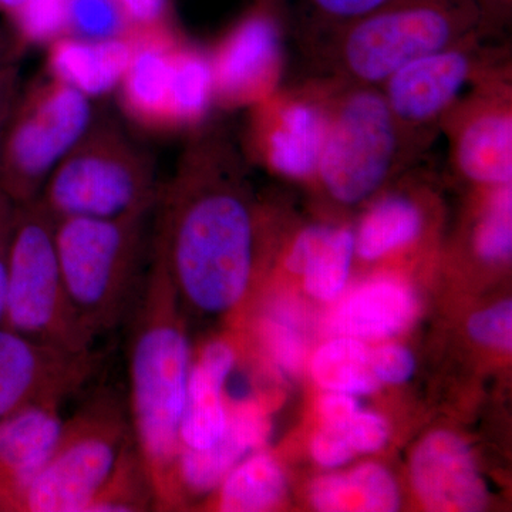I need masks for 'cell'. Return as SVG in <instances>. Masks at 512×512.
Segmentation results:
<instances>
[{
    "instance_id": "cb8c5ba5",
    "label": "cell",
    "mask_w": 512,
    "mask_h": 512,
    "mask_svg": "<svg viewBox=\"0 0 512 512\" xmlns=\"http://www.w3.org/2000/svg\"><path fill=\"white\" fill-rule=\"evenodd\" d=\"M218 490L221 511H269L284 500L286 478L274 458L256 454L232 468Z\"/></svg>"
},
{
    "instance_id": "484cf974",
    "label": "cell",
    "mask_w": 512,
    "mask_h": 512,
    "mask_svg": "<svg viewBox=\"0 0 512 512\" xmlns=\"http://www.w3.org/2000/svg\"><path fill=\"white\" fill-rule=\"evenodd\" d=\"M421 214L412 201L404 197H387L366 215L355 249L365 259H377L417 238Z\"/></svg>"
},
{
    "instance_id": "836d02e7",
    "label": "cell",
    "mask_w": 512,
    "mask_h": 512,
    "mask_svg": "<svg viewBox=\"0 0 512 512\" xmlns=\"http://www.w3.org/2000/svg\"><path fill=\"white\" fill-rule=\"evenodd\" d=\"M353 453L355 450L350 447L345 433L338 427L325 424L313 437L312 456L320 466L328 468L343 466L353 457Z\"/></svg>"
},
{
    "instance_id": "ac0fdd59",
    "label": "cell",
    "mask_w": 512,
    "mask_h": 512,
    "mask_svg": "<svg viewBox=\"0 0 512 512\" xmlns=\"http://www.w3.org/2000/svg\"><path fill=\"white\" fill-rule=\"evenodd\" d=\"M131 56L128 35L110 40L64 35L49 43L47 74L92 99L119 87Z\"/></svg>"
},
{
    "instance_id": "f546056e",
    "label": "cell",
    "mask_w": 512,
    "mask_h": 512,
    "mask_svg": "<svg viewBox=\"0 0 512 512\" xmlns=\"http://www.w3.org/2000/svg\"><path fill=\"white\" fill-rule=\"evenodd\" d=\"M511 202V185L494 188L474 237L477 254L484 261L503 262L511 256Z\"/></svg>"
},
{
    "instance_id": "f1b7e54d",
    "label": "cell",
    "mask_w": 512,
    "mask_h": 512,
    "mask_svg": "<svg viewBox=\"0 0 512 512\" xmlns=\"http://www.w3.org/2000/svg\"><path fill=\"white\" fill-rule=\"evenodd\" d=\"M130 30L117 0H67V35L110 40L126 37Z\"/></svg>"
},
{
    "instance_id": "74e56055",
    "label": "cell",
    "mask_w": 512,
    "mask_h": 512,
    "mask_svg": "<svg viewBox=\"0 0 512 512\" xmlns=\"http://www.w3.org/2000/svg\"><path fill=\"white\" fill-rule=\"evenodd\" d=\"M16 205L0 188V325L5 312L6 282H8V254L10 234Z\"/></svg>"
},
{
    "instance_id": "8992f818",
    "label": "cell",
    "mask_w": 512,
    "mask_h": 512,
    "mask_svg": "<svg viewBox=\"0 0 512 512\" xmlns=\"http://www.w3.org/2000/svg\"><path fill=\"white\" fill-rule=\"evenodd\" d=\"M56 220L39 198L16 205L2 325L72 353L92 352L93 336L74 311L57 258Z\"/></svg>"
},
{
    "instance_id": "8fae6325",
    "label": "cell",
    "mask_w": 512,
    "mask_h": 512,
    "mask_svg": "<svg viewBox=\"0 0 512 512\" xmlns=\"http://www.w3.org/2000/svg\"><path fill=\"white\" fill-rule=\"evenodd\" d=\"M93 369V352L52 348L0 325V419L30 404L62 403Z\"/></svg>"
},
{
    "instance_id": "d6a6232c",
    "label": "cell",
    "mask_w": 512,
    "mask_h": 512,
    "mask_svg": "<svg viewBox=\"0 0 512 512\" xmlns=\"http://www.w3.org/2000/svg\"><path fill=\"white\" fill-rule=\"evenodd\" d=\"M370 363L379 382H407L416 370V360L410 350L399 345H386L370 353Z\"/></svg>"
},
{
    "instance_id": "b9f144b4",
    "label": "cell",
    "mask_w": 512,
    "mask_h": 512,
    "mask_svg": "<svg viewBox=\"0 0 512 512\" xmlns=\"http://www.w3.org/2000/svg\"><path fill=\"white\" fill-rule=\"evenodd\" d=\"M26 0H0V13L9 18L25 3Z\"/></svg>"
},
{
    "instance_id": "4316f807",
    "label": "cell",
    "mask_w": 512,
    "mask_h": 512,
    "mask_svg": "<svg viewBox=\"0 0 512 512\" xmlns=\"http://www.w3.org/2000/svg\"><path fill=\"white\" fill-rule=\"evenodd\" d=\"M148 510H156V494L133 441L124 451L110 480L90 505L89 512Z\"/></svg>"
},
{
    "instance_id": "5b68a950",
    "label": "cell",
    "mask_w": 512,
    "mask_h": 512,
    "mask_svg": "<svg viewBox=\"0 0 512 512\" xmlns=\"http://www.w3.org/2000/svg\"><path fill=\"white\" fill-rule=\"evenodd\" d=\"M158 191L150 154L113 121L93 120L47 178L39 200L55 220H114L150 214Z\"/></svg>"
},
{
    "instance_id": "603a6c76",
    "label": "cell",
    "mask_w": 512,
    "mask_h": 512,
    "mask_svg": "<svg viewBox=\"0 0 512 512\" xmlns=\"http://www.w3.org/2000/svg\"><path fill=\"white\" fill-rule=\"evenodd\" d=\"M227 380L191 363L181 419V448L204 450L214 446L227 429L229 409L224 400Z\"/></svg>"
},
{
    "instance_id": "ab89813d",
    "label": "cell",
    "mask_w": 512,
    "mask_h": 512,
    "mask_svg": "<svg viewBox=\"0 0 512 512\" xmlns=\"http://www.w3.org/2000/svg\"><path fill=\"white\" fill-rule=\"evenodd\" d=\"M319 410L326 426L342 427L359 412L360 407L353 394L330 392L320 399Z\"/></svg>"
},
{
    "instance_id": "f35d334b",
    "label": "cell",
    "mask_w": 512,
    "mask_h": 512,
    "mask_svg": "<svg viewBox=\"0 0 512 512\" xmlns=\"http://www.w3.org/2000/svg\"><path fill=\"white\" fill-rule=\"evenodd\" d=\"M133 28L165 25L167 0H117Z\"/></svg>"
},
{
    "instance_id": "2e32d148",
    "label": "cell",
    "mask_w": 512,
    "mask_h": 512,
    "mask_svg": "<svg viewBox=\"0 0 512 512\" xmlns=\"http://www.w3.org/2000/svg\"><path fill=\"white\" fill-rule=\"evenodd\" d=\"M279 32L268 16L245 19L211 62L214 96L227 104L258 100L268 90L279 62Z\"/></svg>"
},
{
    "instance_id": "5bb4252c",
    "label": "cell",
    "mask_w": 512,
    "mask_h": 512,
    "mask_svg": "<svg viewBox=\"0 0 512 512\" xmlns=\"http://www.w3.org/2000/svg\"><path fill=\"white\" fill-rule=\"evenodd\" d=\"M412 480L420 500L431 511L477 512L487 491L470 448L460 437L436 431L414 451Z\"/></svg>"
},
{
    "instance_id": "1f68e13d",
    "label": "cell",
    "mask_w": 512,
    "mask_h": 512,
    "mask_svg": "<svg viewBox=\"0 0 512 512\" xmlns=\"http://www.w3.org/2000/svg\"><path fill=\"white\" fill-rule=\"evenodd\" d=\"M338 429L345 433L350 447L359 453H375L386 444L389 437V427L383 417L362 410Z\"/></svg>"
},
{
    "instance_id": "6da1fadb",
    "label": "cell",
    "mask_w": 512,
    "mask_h": 512,
    "mask_svg": "<svg viewBox=\"0 0 512 512\" xmlns=\"http://www.w3.org/2000/svg\"><path fill=\"white\" fill-rule=\"evenodd\" d=\"M241 165L225 138H195L154 205L151 256L180 301L208 315L232 311L254 274L256 225Z\"/></svg>"
},
{
    "instance_id": "7a4b0ae2",
    "label": "cell",
    "mask_w": 512,
    "mask_h": 512,
    "mask_svg": "<svg viewBox=\"0 0 512 512\" xmlns=\"http://www.w3.org/2000/svg\"><path fill=\"white\" fill-rule=\"evenodd\" d=\"M181 301L163 264L151 256L130 316V424L147 468L156 510L177 507V461L191 349Z\"/></svg>"
},
{
    "instance_id": "d590c367",
    "label": "cell",
    "mask_w": 512,
    "mask_h": 512,
    "mask_svg": "<svg viewBox=\"0 0 512 512\" xmlns=\"http://www.w3.org/2000/svg\"><path fill=\"white\" fill-rule=\"evenodd\" d=\"M19 56V53H15L0 62V143H2L3 131L10 113L23 86Z\"/></svg>"
},
{
    "instance_id": "d6986e66",
    "label": "cell",
    "mask_w": 512,
    "mask_h": 512,
    "mask_svg": "<svg viewBox=\"0 0 512 512\" xmlns=\"http://www.w3.org/2000/svg\"><path fill=\"white\" fill-rule=\"evenodd\" d=\"M325 136V110L311 101L284 104L262 123L266 161L292 178L315 177Z\"/></svg>"
},
{
    "instance_id": "83f0119b",
    "label": "cell",
    "mask_w": 512,
    "mask_h": 512,
    "mask_svg": "<svg viewBox=\"0 0 512 512\" xmlns=\"http://www.w3.org/2000/svg\"><path fill=\"white\" fill-rule=\"evenodd\" d=\"M16 47L49 45L67 35V0H26L9 16Z\"/></svg>"
},
{
    "instance_id": "8d00e7d4",
    "label": "cell",
    "mask_w": 512,
    "mask_h": 512,
    "mask_svg": "<svg viewBox=\"0 0 512 512\" xmlns=\"http://www.w3.org/2000/svg\"><path fill=\"white\" fill-rule=\"evenodd\" d=\"M266 340L269 349L274 353L276 360L286 369L296 370L303 360V345L301 339L279 323H269L265 328Z\"/></svg>"
},
{
    "instance_id": "9a60e30c",
    "label": "cell",
    "mask_w": 512,
    "mask_h": 512,
    "mask_svg": "<svg viewBox=\"0 0 512 512\" xmlns=\"http://www.w3.org/2000/svg\"><path fill=\"white\" fill-rule=\"evenodd\" d=\"M59 406L30 404L0 419V511H15L20 495L52 456L64 426Z\"/></svg>"
},
{
    "instance_id": "44dd1931",
    "label": "cell",
    "mask_w": 512,
    "mask_h": 512,
    "mask_svg": "<svg viewBox=\"0 0 512 512\" xmlns=\"http://www.w3.org/2000/svg\"><path fill=\"white\" fill-rule=\"evenodd\" d=\"M353 252L355 235L349 229L312 227L296 239L286 264L305 276L312 296L330 301L345 288Z\"/></svg>"
},
{
    "instance_id": "ba28073f",
    "label": "cell",
    "mask_w": 512,
    "mask_h": 512,
    "mask_svg": "<svg viewBox=\"0 0 512 512\" xmlns=\"http://www.w3.org/2000/svg\"><path fill=\"white\" fill-rule=\"evenodd\" d=\"M93 120L89 97L49 74L22 86L0 143V188L13 204L39 198Z\"/></svg>"
},
{
    "instance_id": "e0dca14e",
    "label": "cell",
    "mask_w": 512,
    "mask_h": 512,
    "mask_svg": "<svg viewBox=\"0 0 512 512\" xmlns=\"http://www.w3.org/2000/svg\"><path fill=\"white\" fill-rule=\"evenodd\" d=\"M268 420L255 404L229 409L227 429L214 446L204 450L181 448L177 461L178 504L184 493L217 490L224 478L268 437Z\"/></svg>"
},
{
    "instance_id": "7402d4cb",
    "label": "cell",
    "mask_w": 512,
    "mask_h": 512,
    "mask_svg": "<svg viewBox=\"0 0 512 512\" xmlns=\"http://www.w3.org/2000/svg\"><path fill=\"white\" fill-rule=\"evenodd\" d=\"M311 495L313 507L325 512H392L400 507L396 481L377 464H363L348 476L320 477Z\"/></svg>"
},
{
    "instance_id": "4dcf8cb0",
    "label": "cell",
    "mask_w": 512,
    "mask_h": 512,
    "mask_svg": "<svg viewBox=\"0 0 512 512\" xmlns=\"http://www.w3.org/2000/svg\"><path fill=\"white\" fill-rule=\"evenodd\" d=\"M471 338L490 348L511 349L512 303L504 301L471 316L468 322Z\"/></svg>"
},
{
    "instance_id": "9c48e42d",
    "label": "cell",
    "mask_w": 512,
    "mask_h": 512,
    "mask_svg": "<svg viewBox=\"0 0 512 512\" xmlns=\"http://www.w3.org/2000/svg\"><path fill=\"white\" fill-rule=\"evenodd\" d=\"M404 133L379 87L348 86L325 110L316 177L332 200L355 205L403 163Z\"/></svg>"
},
{
    "instance_id": "ffe728a7",
    "label": "cell",
    "mask_w": 512,
    "mask_h": 512,
    "mask_svg": "<svg viewBox=\"0 0 512 512\" xmlns=\"http://www.w3.org/2000/svg\"><path fill=\"white\" fill-rule=\"evenodd\" d=\"M412 291L399 282H370L339 306L332 328L355 339H384L402 332L416 315Z\"/></svg>"
},
{
    "instance_id": "60d3db41",
    "label": "cell",
    "mask_w": 512,
    "mask_h": 512,
    "mask_svg": "<svg viewBox=\"0 0 512 512\" xmlns=\"http://www.w3.org/2000/svg\"><path fill=\"white\" fill-rule=\"evenodd\" d=\"M15 53H19L20 55L12 32H6V30L0 29V62L10 55H15Z\"/></svg>"
},
{
    "instance_id": "30bf717a",
    "label": "cell",
    "mask_w": 512,
    "mask_h": 512,
    "mask_svg": "<svg viewBox=\"0 0 512 512\" xmlns=\"http://www.w3.org/2000/svg\"><path fill=\"white\" fill-rule=\"evenodd\" d=\"M481 60L473 37L420 57L389 77L382 93L404 136L444 119L464 86L477 79Z\"/></svg>"
},
{
    "instance_id": "d4e9b609",
    "label": "cell",
    "mask_w": 512,
    "mask_h": 512,
    "mask_svg": "<svg viewBox=\"0 0 512 512\" xmlns=\"http://www.w3.org/2000/svg\"><path fill=\"white\" fill-rule=\"evenodd\" d=\"M312 376L329 392L367 394L379 380L370 363V352L359 339L338 338L325 343L312 359Z\"/></svg>"
},
{
    "instance_id": "277c9868",
    "label": "cell",
    "mask_w": 512,
    "mask_h": 512,
    "mask_svg": "<svg viewBox=\"0 0 512 512\" xmlns=\"http://www.w3.org/2000/svg\"><path fill=\"white\" fill-rule=\"evenodd\" d=\"M477 25L467 0H393L339 28L330 63L348 86L382 89L414 60L473 39Z\"/></svg>"
},
{
    "instance_id": "3957f363",
    "label": "cell",
    "mask_w": 512,
    "mask_h": 512,
    "mask_svg": "<svg viewBox=\"0 0 512 512\" xmlns=\"http://www.w3.org/2000/svg\"><path fill=\"white\" fill-rule=\"evenodd\" d=\"M148 215L56 220V251L64 285L93 339L117 328L133 311L144 281L141 268Z\"/></svg>"
},
{
    "instance_id": "4fadbf2b",
    "label": "cell",
    "mask_w": 512,
    "mask_h": 512,
    "mask_svg": "<svg viewBox=\"0 0 512 512\" xmlns=\"http://www.w3.org/2000/svg\"><path fill=\"white\" fill-rule=\"evenodd\" d=\"M133 56L119 84L128 119L147 130L173 128L175 55L180 45L165 25L133 28Z\"/></svg>"
},
{
    "instance_id": "e575fe53",
    "label": "cell",
    "mask_w": 512,
    "mask_h": 512,
    "mask_svg": "<svg viewBox=\"0 0 512 512\" xmlns=\"http://www.w3.org/2000/svg\"><path fill=\"white\" fill-rule=\"evenodd\" d=\"M392 2L393 0H311L320 15L339 23L340 28L365 18Z\"/></svg>"
},
{
    "instance_id": "52a82bcc",
    "label": "cell",
    "mask_w": 512,
    "mask_h": 512,
    "mask_svg": "<svg viewBox=\"0 0 512 512\" xmlns=\"http://www.w3.org/2000/svg\"><path fill=\"white\" fill-rule=\"evenodd\" d=\"M130 417L116 394L104 392L64 420L62 436L15 511L89 512L133 443Z\"/></svg>"
},
{
    "instance_id": "7c38bea8",
    "label": "cell",
    "mask_w": 512,
    "mask_h": 512,
    "mask_svg": "<svg viewBox=\"0 0 512 512\" xmlns=\"http://www.w3.org/2000/svg\"><path fill=\"white\" fill-rule=\"evenodd\" d=\"M457 110L453 164L471 183L500 188L512 180V111L507 89L483 87Z\"/></svg>"
}]
</instances>
